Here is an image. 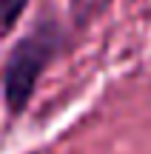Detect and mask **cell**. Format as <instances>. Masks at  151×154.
<instances>
[{"label": "cell", "instance_id": "6da1fadb", "mask_svg": "<svg viewBox=\"0 0 151 154\" xmlns=\"http://www.w3.org/2000/svg\"><path fill=\"white\" fill-rule=\"evenodd\" d=\"M63 46V32L57 23H40L32 34L20 40L11 49L9 60H6V106L11 114H20L32 100V91L37 86V77L49 66V60L60 51Z\"/></svg>", "mask_w": 151, "mask_h": 154}, {"label": "cell", "instance_id": "7a4b0ae2", "mask_svg": "<svg viewBox=\"0 0 151 154\" xmlns=\"http://www.w3.org/2000/svg\"><path fill=\"white\" fill-rule=\"evenodd\" d=\"M26 3L29 0H0V37L14 29L17 17H20L23 9H26Z\"/></svg>", "mask_w": 151, "mask_h": 154}]
</instances>
